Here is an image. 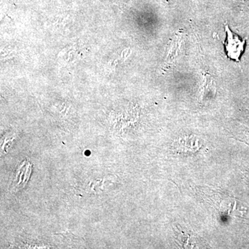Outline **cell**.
<instances>
[{
    "instance_id": "obj_1",
    "label": "cell",
    "mask_w": 249,
    "mask_h": 249,
    "mask_svg": "<svg viewBox=\"0 0 249 249\" xmlns=\"http://www.w3.org/2000/svg\"><path fill=\"white\" fill-rule=\"evenodd\" d=\"M227 34L225 49L229 58L236 61H240L241 55L245 49V40H242L238 36L235 35L228 26H226Z\"/></svg>"
}]
</instances>
